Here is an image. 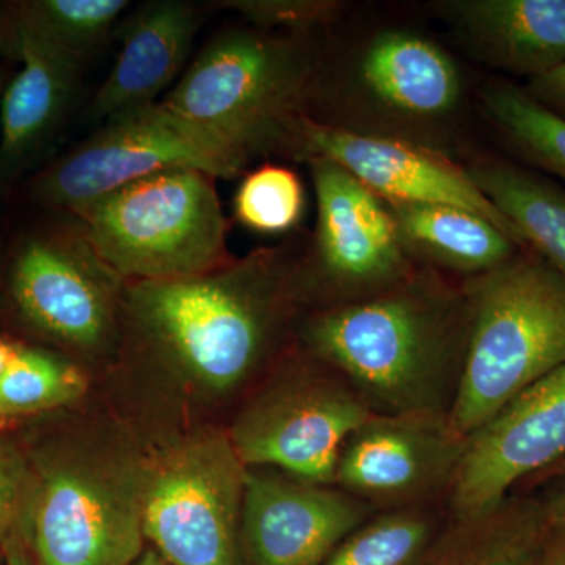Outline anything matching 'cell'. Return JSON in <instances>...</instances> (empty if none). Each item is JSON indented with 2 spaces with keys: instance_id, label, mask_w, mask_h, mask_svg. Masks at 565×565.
<instances>
[{
  "instance_id": "1",
  "label": "cell",
  "mask_w": 565,
  "mask_h": 565,
  "mask_svg": "<svg viewBox=\"0 0 565 565\" xmlns=\"http://www.w3.org/2000/svg\"><path fill=\"white\" fill-rule=\"evenodd\" d=\"M305 244L256 248L195 277L128 282L121 330L193 384L228 392L296 330Z\"/></svg>"
},
{
  "instance_id": "2",
  "label": "cell",
  "mask_w": 565,
  "mask_h": 565,
  "mask_svg": "<svg viewBox=\"0 0 565 565\" xmlns=\"http://www.w3.org/2000/svg\"><path fill=\"white\" fill-rule=\"evenodd\" d=\"M470 316L462 280L419 266L388 291L311 310L296 334L375 415L448 416L455 405Z\"/></svg>"
},
{
  "instance_id": "3",
  "label": "cell",
  "mask_w": 565,
  "mask_h": 565,
  "mask_svg": "<svg viewBox=\"0 0 565 565\" xmlns=\"http://www.w3.org/2000/svg\"><path fill=\"white\" fill-rule=\"evenodd\" d=\"M322 81L313 36L228 29L207 41L162 99L247 156L289 158Z\"/></svg>"
},
{
  "instance_id": "4",
  "label": "cell",
  "mask_w": 565,
  "mask_h": 565,
  "mask_svg": "<svg viewBox=\"0 0 565 565\" xmlns=\"http://www.w3.org/2000/svg\"><path fill=\"white\" fill-rule=\"evenodd\" d=\"M462 285L470 332L449 423L467 438L565 363V278L523 248Z\"/></svg>"
},
{
  "instance_id": "5",
  "label": "cell",
  "mask_w": 565,
  "mask_h": 565,
  "mask_svg": "<svg viewBox=\"0 0 565 565\" xmlns=\"http://www.w3.org/2000/svg\"><path fill=\"white\" fill-rule=\"evenodd\" d=\"M70 215L126 282L195 277L234 259L215 178L200 170L150 174Z\"/></svg>"
},
{
  "instance_id": "6",
  "label": "cell",
  "mask_w": 565,
  "mask_h": 565,
  "mask_svg": "<svg viewBox=\"0 0 565 565\" xmlns=\"http://www.w3.org/2000/svg\"><path fill=\"white\" fill-rule=\"evenodd\" d=\"M250 163L217 132L161 102L104 121L40 178L35 196L70 214L128 182L166 170L195 169L215 180H236Z\"/></svg>"
},
{
  "instance_id": "7",
  "label": "cell",
  "mask_w": 565,
  "mask_h": 565,
  "mask_svg": "<svg viewBox=\"0 0 565 565\" xmlns=\"http://www.w3.org/2000/svg\"><path fill=\"white\" fill-rule=\"evenodd\" d=\"M373 415L343 375L305 352L253 399L228 437L245 467L334 486L345 440Z\"/></svg>"
},
{
  "instance_id": "8",
  "label": "cell",
  "mask_w": 565,
  "mask_h": 565,
  "mask_svg": "<svg viewBox=\"0 0 565 565\" xmlns=\"http://www.w3.org/2000/svg\"><path fill=\"white\" fill-rule=\"evenodd\" d=\"M245 471L228 435L174 446L145 473V541L170 565H241Z\"/></svg>"
},
{
  "instance_id": "9",
  "label": "cell",
  "mask_w": 565,
  "mask_h": 565,
  "mask_svg": "<svg viewBox=\"0 0 565 565\" xmlns=\"http://www.w3.org/2000/svg\"><path fill=\"white\" fill-rule=\"evenodd\" d=\"M318 221L305 244L302 288L313 310L362 302L407 280L418 269L381 196L326 158L307 161Z\"/></svg>"
},
{
  "instance_id": "10",
  "label": "cell",
  "mask_w": 565,
  "mask_h": 565,
  "mask_svg": "<svg viewBox=\"0 0 565 565\" xmlns=\"http://www.w3.org/2000/svg\"><path fill=\"white\" fill-rule=\"evenodd\" d=\"M143 484L137 468L87 457L44 471L32 514L35 564H136Z\"/></svg>"
},
{
  "instance_id": "11",
  "label": "cell",
  "mask_w": 565,
  "mask_h": 565,
  "mask_svg": "<svg viewBox=\"0 0 565 565\" xmlns=\"http://www.w3.org/2000/svg\"><path fill=\"white\" fill-rule=\"evenodd\" d=\"M126 285L74 217L22 245L11 269V296L22 318L88 355L120 340Z\"/></svg>"
},
{
  "instance_id": "12",
  "label": "cell",
  "mask_w": 565,
  "mask_h": 565,
  "mask_svg": "<svg viewBox=\"0 0 565 565\" xmlns=\"http://www.w3.org/2000/svg\"><path fill=\"white\" fill-rule=\"evenodd\" d=\"M311 158L337 162L384 202L449 204L473 211L526 248L515 226L478 188L467 167L423 141L359 131L307 115L297 126L289 159L307 162Z\"/></svg>"
},
{
  "instance_id": "13",
  "label": "cell",
  "mask_w": 565,
  "mask_h": 565,
  "mask_svg": "<svg viewBox=\"0 0 565 565\" xmlns=\"http://www.w3.org/2000/svg\"><path fill=\"white\" fill-rule=\"evenodd\" d=\"M465 441L448 416L374 414L345 440L334 486L377 512L440 504Z\"/></svg>"
},
{
  "instance_id": "14",
  "label": "cell",
  "mask_w": 565,
  "mask_h": 565,
  "mask_svg": "<svg viewBox=\"0 0 565 565\" xmlns=\"http://www.w3.org/2000/svg\"><path fill=\"white\" fill-rule=\"evenodd\" d=\"M565 456V363L527 386L468 435L449 490L448 516L471 519L503 503L512 487Z\"/></svg>"
},
{
  "instance_id": "15",
  "label": "cell",
  "mask_w": 565,
  "mask_h": 565,
  "mask_svg": "<svg viewBox=\"0 0 565 565\" xmlns=\"http://www.w3.org/2000/svg\"><path fill=\"white\" fill-rule=\"evenodd\" d=\"M377 514L337 486L315 484L275 468L247 467L239 525L245 565H321Z\"/></svg>"
},
{
  "instance_id": "16",
  "label": "cell",
  "mask_w": 565,
  "mask_h": 565,
  "mask_svg": "<svg viewBox=\"0 0 565 565\" xmlns=\"http://www.w3.org/2000/svg\"><path fill=\"white\" fill-rule=\"evenodd\" d=\"M353 81L364 103L407 128L449 120L463 98L455 58L435 41L403 29L375 33L367 41Z\"/></svg>"
},
{
  "instance_id": "17",
  "label": "cell",
  "mask_w": 565,
  "mask_h": 565,
  "mask_svg": "<svg viewBox=\"0 0 565 565\" xmlns=\"http://www.w3.org/2000/svg\"><path fill=\"white\" fill-rule=\"evenodd\" d=\"M204 7L185 0H152L114 29L121 46L117 62L88 104L87 118L103 122L121 111L154 104L188 65Z\"/></svg>"
},
{
  "instance_id": "18",
  "label": "cell",
  "mask_w": 565,
  "mask_h": 565,
  "mask_svg": "<svg viewBox=\"0 0 565 565\" xmlns=\"http://www.w3.org/2000/svg\"><path fill=\"white\" fill-rule=\"evenodd\" d=\"M435 9L492 68L531 81L565 63V0H445Z\"/></svg>"
},
{
  "instance_id": "19",
  "label": "cell",
  "mask_w": 565,
  "mask_h": 565,
  "mask_svg": "<svg viewBox=\"0 0 565 565\" xmlns=\"http://www.w3.org/2000/svg\"><path fill=\"white\" fill-rule=\"evenodd\" d=\"M401 244L418 266L460 280L503 266L523 250L494 223L449 204L385 202Z\"/></svg>"
},
{
  "instance_id": "20",
  "label": "cell",
  "mask_w": 565,
  "mask_h": 565,
  "mask_svg": "<svg viewBox=\"0 0 565 565\" xmlns=\"http://www.w3.org/2000/svg\"><path fill=\"white\" fill-rule=\"evenodd\" d=\"M13 31L22 70L0 98V162L7 167L35 150L62 120L81 70L20 21L14 22Z\"/></svg>"
},
{
  "instance_id": "21",
  "label": "cell",
  "mask_w": 565,
  "mask_h": 565,
  "mask_svg": "<svg viewBox=\"0 0 565 565\" xmlns=\"http://www.w3.org/2000/svg\"><path fill=\"white\" fill-rule=\"evenodd\" d=\"M548 520L537 498H508L486 514L451 520L419 565H533Z\"/></svg>"
},
{
  "instance_id": "22",
  "label": "cell",
  "mask_w": 565,
  "mask_h": 565,
  "mask_svg": "<svg viewBox=\"0 0 565 565\" xmlns=\"http://www.w3.org/2000/svg\"><path fill=\"white\" fill-rule=\"evenodd\" d=\"M467 170L525 247L565 278L564 189L504 159L479 158Z\"/></svg>"
},
{
  "instance_id": "23",
  "label": "cell",
  "mask_w": 565,
  "mask_h": 565,
  "mask_svg": "<svg viewBox=\"0 0 565 565\" xmlns=\"http://www.w3.org/2000/svg\"><path fill=\"white\" fill-rule=\"evenodd\" d=\"M445 514L438 504L377 512L321 565H419L448 522Z\"/></svg>"
},
{
  "instance_id": "24",
  "label": "cell",
  "mask_w": 565,
  "mask_h": 565,
  "mask_svg": "<svg viewBox=\"0 0 565 565\" xmlns=\"http://www.w3.org/2000/svg\"><path fill=\"white\" fill-rule=\"evenodd\" d=\"M482 109L505 143L545 172L565 181V118L509 82L487 85Z\"/></svg>"
},
{
  "instance_id": "25",
  "label": "cell",
  "mask_w": 565,
  "mask_h": 565,
  "mask_svg": "<svg viewBox=\"0 0 565 565\" xmlns=\"http://www.w3.org/2000/svg\"><path fill=\"white\" fill-rule=\"evenodd\" d=\"M129 6L128 0H43L22 7L17 21L81 68Z\"/></svg>"
},
{
  "instance_id": "26",
  "label": "cell",
  "mask_w": 565,
  "mask_h": 565,
  "mask_svg": "<svg viewBox=\"0 0 565 565\" xmlns=\"http://www.w3.org/2000/svg\"><path fill=\"white\" fill-rule=\"evenodd\" d=\"M85 385L74 364L21 348L0 377V415L35 414L73 403L85 392Z\"/></svg>"
},
{
  "instance_id": "27",
  "label": "cell",
  "mask_w": 565,
  "mask_h": 565,
  "mask_svg": "<svg viewBox=\"0 0 565 565\" xmlns=\"http://www.w3.org/2000/svg\"><path fill=\"white\" fill-rule=\"evenodd\" d=\"M307 192L299 174L266 162L244 174L234 193L233 214L244 228L258 234L289 233L302 222Z\"/></svg>"
},
{
  "instance_id": "28",
  "label": "cell",
  "mask_w": 565,
  "mask_h": 565,
  "mask_svg": "<svg viewBox=\"0 0 565 565\" xmlns=\"http://www.w3.org/2000/svg\"><path fill=\"white\" fill-rule=\"evenodd\" d=\"M344 6L338 0H221L204 9L234 11L259 31L313 36L338 21Z\"/></svg>"
},
{
  "instance_id": "29",
  "label": "cell",
  "mask_w": 565,
  "mask_h": 565,
  "mask_svg": "<svg viewBox=\"0 0 565 565\" xmlns=\"http://www.w3.org/2000/svg\"><path fill=\"white\" fill-rule=\"evenodd\" d=\"M24 498V468L9 449L0 448V546L13 534Z\"/></svg>"
},
{
  "instance_id": "30",
  "label": "cell",
  "mask_w": 565,
  "mask_h": 565,
  "mask_svg": "<svg viewBox=\"0 0 565 565\" xmlns=\"http://www.w3.org/2000/svg\"><path fill=\"white\" fill-rule=\"evenodd\" d=\"M526 90L539 103L565 118V63L531 79Z\"/></svg>"
},
{
  "instance_id": "31",
  "label": "cell",
  "mask_w": 565,
  "mask_h": 565,
  "mask_svg": "<svg viewBox=\"0 0 565 565\" xmlns=\"http://www.w3.org/2000/svg\"><path fill=\"white\" fill-rule=\"evenodd\" d=\"M533 565H565V523H548Z\"/></svg>"
},
{
  "instance_id": "32",
  "label": "cell",
  "mask_w": 565,
  "mask_h": 565,
  "mask_svg": "<svg viewBox=\"0 0 565 565\" xmlns=\"http://www.w3.org/2000/svg\"><path fill=\"white\" fill-rule=\"evenodd\" d=\"M546 482L548 486L537 497L539 503L544 509L548 523H565V475Z\"/></svg>"
},
{
  "instance_id": "33",
  "label": "cell",
  "mask_w": 565,
  "mask_h": 565,
  "mask_svg": "<svg viewBox=\"0 0 565 565\" xmlns=\"http://www.w3.org/2000/svg\"><path fill=\"white\" fill-rule=\"evenodd\" d=\"M3 565H36L33 556L17 534H11L3 545Z\"/></svg>"
},
{
  "instance_id": "34",
  "label": "cell",
  "mask_w": 565,
  "mask_h": 565,
  "mask_svg": "<svg viewBox=\"0 0 565 565\" xmlns=\"http://www.w3.org/2000/svg\"><path fill=\"white\" fill-rule=\"evenodd\" d=\"M20 345L0 341V377H2L3 373H6L7 367L10 366V363L13 362V359L17 356V353L20 352Z\"/></svg>"
},
{
  "instance_id": "35",
  "label": "cell",
  "mask_w": 565,
  "mask_h": 565,
  "mask_svg": "<svg viewBox=\"0 0 565 565\" xmlns=\"http://www.w3.org/2000/svg\"><path fill=\"white\" fill-rule=\"evenodd\" d=\"M134 565H170L156 550L147 548L143 550L139 559Z\"/></svg>"
},
{
  "instance_id": "36",
  "label": "cell",
  "mask_w": 565,
  "mask_h": 565,
  "mask_svg": "<svg viewBox=\"0 0 565 565\" xmlns=\"http://www.w3.org/2000/svg\"><path fill=\"white\" fill-rule=\"evenodd\" d=\"M565 475V456L561 457L559 460L555 465H552V467L546 468L545 471H542V473H539V479H542V481H550V479L559 478V476Z\"/></svg>"
},
{
  "instance_id": "37",
  "label": "cell",
  "mask_w": 565,
  "mask_h": 565,
  "mask_svg": "<svg viewBox=\"0 0 565 565\" xmlns=\"http://www.w3.org/2000/svg\"><path fill=\"white\" fill-rule=\"evenodd\" d=\"M3 87H6V82H3L2 73H0V98H2L3 90H6Z\"/></svg>"
},
{
  "instance_id": "38",
  "label": "cell",
  "mask_w": 565,
  "mask_h": 565,
  "mask_svg": "<svg viewBox=\"0 0 565 565\" xmlns=\"http://www.w3.org/2000/svg\"><path fill=\"white\" fill-rule=\"evenodd\" d=\"M0 565H3V557L0 556Z\"/></svg>"
}]
</instances>
